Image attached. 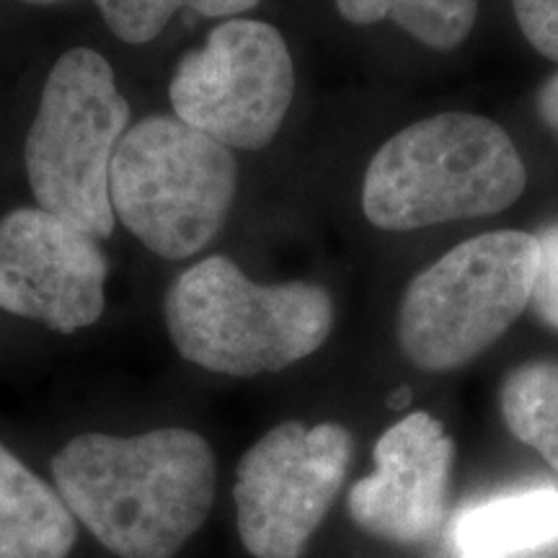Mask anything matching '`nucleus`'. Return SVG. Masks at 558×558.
<instances>
[{"instance_id": "f257e3e1", "label": "nucleus", "mask_w": 558, "mask_h": 558, "mask_svg": "<svg viewBox=\"0 0 558 558\" xmlns=\"http://www.w3.org/2000/svg\"><path fill=\"white\" fill-rule=\"evenodd\" d=\"M75 520L120 558H177L215 501V456L192 429L137 437L86 432L52 458Z\"/></svg>"}, {"instance_id": "f03ea898", "label": "nucleus", "mask_w": 558, "mask_h": 558, "mask_svg": "<svg viewBox=\"0 0 558 558\" xmlns=\"http://www.w3.org/2000/svg\"><path fill=\"white\" fill-rule=\"evenodd\" d=\"M525 181V163L497 122L448 111L409 124L375 153L362 209L383 230L486 218L514 205Z\"/></svg>"}, {"instance_id": "7ed1b4c3", "label": "nucleus", "mask_w": 558, "mask_h": 558, "mask_svg": "<svg viewBox=\"0 0 558 558\" xmlns=\"http://www.w3.org/2000/svg\"><path fill=\"white\" fill-rule=\"evenodd\" d=\"M163 313L181 357L235 378L295 365L333 329V300L324 288L256 284L226 256L181 271L166 292Z\"/></svg>"}, {"instance_id": "20e7f679", "label": "nucleus", "mask_w": 558, "mask_h": 558, "mask_svg": "<svg viewBox=\"0 0 558 558\" xmlns=\"http://www.w3.org/2000/svg\"><path fill=\"white\" fill-rule=\"evenodd\" d=\"M239 166L230 148L177 114L124 132L109 169L114 218L163 259H190L226 226Z\"/></svg>"}, {"instance_id": "39448f33", "label": "nucleus", "mask_w": 558, "mask_h": 558, "mask_svg": "<svg viewBox=\"0 0 558 558\" xmlns=\"http://www.w3.org/2000/svg\"><path fill=\"white\" fill-rule=\"evenodd\" d=\"M130 107L99 52L75 47L54 62L26 135V177L41 209L96 241L114 233L109 169Z\"/></svg>"}, {"instance_id": "423d86ee", "label": "nucleus", "mask_w": 558, "mask_h": 558, "mask_svg": "<svg viewBox=\"0 0 558 558\" xmlns=\"http://www.w3.org/2000/svg\"><path fill=\"white\" fill-rule=\"evenodd\" d=\"M535 267L538 241L522 230H494L450 248L403 292V354L432 373L478 357L530 305Z\"/></svg>"}, {"instance_id": "0eeeda50", "label": "nucleus", "mask_w": 558, "mask_h": 558, "mask_svg": "<svg viewBox=\"0 0 558 558\" xmlns=\"http://www.w3.org/2000/svg\"><path fill=\"white\" fill-rule=\"evenodd\" d=\"M295 90L288 41L271 24L228 19L179 60L173 114L226 148L262 150L277 137Z\"/></svg>"}, {"instance_id": "6e6552de", "label": "nucleus", "mask_w": 558, "mask_h": 558, "mask_svg": "<svg viewBox=\"0 0 558 558\" xmlns=\"http://www.w3.org/2000/svg\"><path fill=\"white\" fill-rule=\"evenodd\" d=\"M352 437L341 424L284 422L241 458L235 509L254 558H300L344 484Z\"/></svg>"}, {"instance_id": "1a4fd4ad", "label": "nucleus", "mask_w": 558, "mask_h": 558, "mask_svg": "<svg viewBox=\"0 0 558 558\" xmlns=\"http://www.w3.org/2000/svg\"><path fill=\"white\" fill-rule=\"evenodd\" d=\"M107 256L86 230L41 207L0 220V308L73 333L104 313Z\"/></svg>"}, {"instance_id": "9d476101", "label": "nucleus", "mask_w": 558, "mask_h": 558, "mask_svg": "<svg viewBox=\"0 0 558 558\" xmlns=\"http://www.w3.org/2000/svg\"><path fill=\"white\" fill-rule=\"evenodd\" d=\"M456 448L442 422L411 411L375 445V473L347 497L352 520L390 543H424L442 527Z\"/></svg>"}, {"instance_id": "9b49d317", "label": "nucleus", "mask_w": 558, "mask_h": 558, "mask_svg": "<svg viewBox=\"0 0 558 558\" xmlns=\"http://www.w3.org/2000/svg\"><path fill=\"white\" fill-rule=\"evenodd\" d=\"M75 518L45 478L0 442V558H68Z\"/></svg>"}, {"instance_id": "f8f14e48", "label": "nucleus", "mask_w": 558, "mask_h": 558, "mask_svg": "<svg viewBox=\"0 0 558 558\" xmlns=\"http://www.w3.org/2000/svg\"><path fill=\"white\" fill-rule=\"evenodd\" d=\"M458 554L512 556L558 543V488L535 486L465 509L452 525Z\"/></svg>"}, {"instance_id": "ddd939ff", "label": "nucleus", "mask_w": 558, "mask_h": 558, "mask_svg": "<svg viewBox=\"0 0 558 558\" xmlns=\"http://www.w3.org/2000/svg\"><path fill=\"white\" fill-rule=\"evenodd\" d=\"M337 9L352 24L390 19L432 50H456L476 24L478 0H337Z\"/></svg>"}, {"instance_id": "4468645a", "label": "nucleus", "mask_w": 558, "mask_h": 558, "mask_svg": "<svg viewBox=\"0 0 558 558\" xmlns=\"http://www.w3.org/2000/svg\"><path fill=\"white\" fill-rule=\"evenodd\" d=\"M501 416L509 432L541 452L558 473V362H527L501 386Z\"/></svg>"}, {"instance_id": "2eb2a0df", "label": "nucleus", "mask_w": 558, "mask_h": 558, "mask_svg": "<svg viewBox=\"0 0 558 558\" xmlns=\"http://www.w3.org/2000/svg\"><path fill=\"white\" fill-rule=\"evenodd\" d=\"M262 0H96L111 32L128 45L156 39L179 9L207 19H230L256 9Z\"/></svg>"}, {"instance_id": "dca6fc26", "label": "nucleus", "mask_w": 558, "mask_h": 558, "mask_svg": "<svg viewBox=\"0 0 558 558\" xmlns=\"http://www.w3.org/2000/svg\"><path fill=\"white\" fill-rule=\"evenodd\" d=\"M538 241V267L530 305L548 326L558 329V226L543 228L535 233Z\"/></svg>"}, {"instance_id": "f3484780", "label": "nucleus", "mask_w": 558, "mask_h": 558, "mask_svg": "<svg viewBox=\"0 0 558 558\" xmlns=\"http://www.w3.org/2000/svg\"><path fill=\"white\" fill-rule=\"evenodd\" d=\"M512 5L530 45L558 62V0H512Z\"/></svg>"}, {"instance_id": "a211bd4d", "label": "nucleus", "mask_w": 558, "mask_h": 558, "mask_svg": "<svg viewBox=\"0 0 558 558\" xmlns=\"http://www.w3.org/2000/svg\"><path fill=\"white\" fill-rule=\"evenodd\" d=\"M538 111L541 120L558 135V73L543 83L538 90Z\"/></svg>"}, {"instance_id": "6ab92c4d", "label": "nucleus", "mask_w": 558, "mask_h": 558, "mask_svg": "<svg viewBox=\"0 0 558 558\" xmlns=\"http://www.w3.org/2000/svg\"><path fill=\"white\" fill-rule=\"evenodd\" d=\"M409 399H411V390L409 388H399V390H393V393L388 396V407L390 409H401V407H407Z\"/></svg>"}, {"instance_id": "aec40b11", "label": "nucleus", "mask_w": 558, "mask_h": 558, "mask_svg": "<svg viewBox=\"0 0 558 558\" xmlns=\"http://www.w3.org/2000/svg\"><path fill=\"white\" fill-rule=\"evenodd\" d=\"M456 558H512V556H484V554H458Z\"/></svg>"}, {"instance_id": "412c9836", "label": "nucleus", "mask_w": 558, "mask_h": 558, "mask_svg": "<svg viewBox=\"0 0 558 558\" xmlns=\"http://www.w3.org/2000/svg\"><path fill=\"white\" fill-rule=\"evenodd\" d=\"M24 3H32V5H52V3H65V0H24Z\"/></svg>"}]
</instances>
